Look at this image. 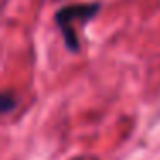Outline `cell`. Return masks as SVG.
I'll list each match as a JSON object with an SVG mask.
<instances>
[{
	"instance_id": "6da1fadb",
	"label": "cell",
	"mask_w": 160,
	"mask_h": 160,
	"mask_svg": "<svg viewBox=\"0 0 160 160\" xmlns=\"http://www.w3.org/2000/svg\"><path fill=\"white\" fill-rule=\"evenodd\" d=\"M100 4L98 2H91V4H74L62 7L55 14V22L59 26L60 33L64 36L66 47L71 52H78L79 50V40H78V33L74 29L76 22H88L97 16Z\"/></svg>"
}]
</instances>
